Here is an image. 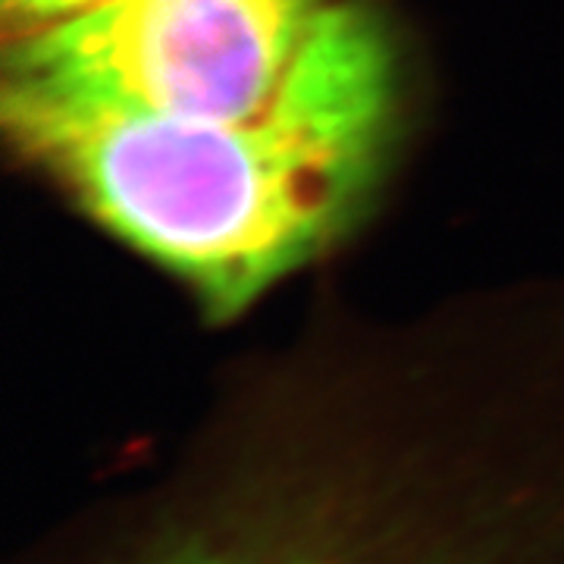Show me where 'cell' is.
<instances>
[{"label": "cell", "mask_w": 564, "mask_h": 564, "mask_svg": "<svg viewBox=\"0 0 564 564\" xmlns=\"http://www.w3.org/2000/svg\"><path fill=\"white\" fill-rule=\"evenodd\" d=\"M104 0H3V25L7 32L25 29V25H39V22L61 20L76 10L95 7Z\"/></svg>", "instance_id": "obj_4"}, {"label": "cell", "mask_w": 564, "mask_h": 564, "mask_svg": "<svg viewBox=\"0 0 564 564\" xmlns=\"http://www.w3.org/2000/svg\"><path fill=\"white\" fill-rule=\"evenodd\" d=\"M336 0H104L7 32L3 122L232 126L276 101Z\"/></svg>", "instance_id": "obj_3"}, {"label": "cell", "mask_w": 564, "mask_h": 564, "mask_svg": "<svg viewBox=\"0 0 564 564\" xmlns=\"http://www.w3.org/2000/svg\"><path fill=\"white\" fill-rule=\"evenodd\" d=\"M402 126L399 47L367 0H336L276 101L232 126L29 117L7 129L76 202L217 317L358 220Z\"/></svg>", "instance_id": "obj_2"}, {"label": "cell", "mask_w": 564, "mask_h": 564, "mask_svg": "<svg viewBox=\"0 0 564 564\" xmlns=\"http://www.w3.org/2000/svg\"><path fill=\"white\" fill-rule=\"evenodd\" d=\"M558 326L276 367L20 564H564Z\"/></svg>", "instance_id": "obj_1"}]
</instances>
